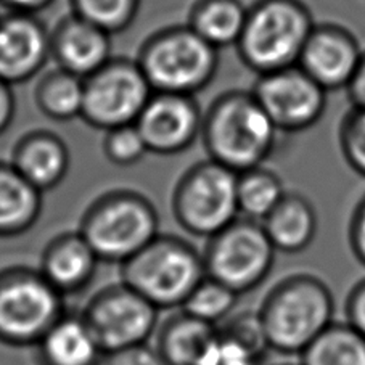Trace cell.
I'll return each mask as SVG.
<instances>
[{"label": "cell", "mask_w": 365, "mask_h": 365, "mask_svg": "<svg viewBox=\"0 0 365 365\" xmlns=\"http://www.w3.org/2000/svg\"><path fill=\"white\" fill-rule=\"evenodd\" d=\"M103 153L111 165L129 168L142 161L148 148L137 125L129 124L105 132Z\"/></svg>", "instance_id": "cell-29"}, {"label": "cell", "mask_w": 365, "mask_h": 365, "mask_svg": "<svg viewBox=\"0 0 365 365\" xmlns=\"http://www.w3.org/2000/svg\"><path fill=\"white\" fill-rule=\"evenodd\" d=\"M50 58L86 79L113 58L111 34L71 14L50 31Z\"/></svg>", "instance_id": "cell-14"}, {"label": "cell", "mask_w": 365, "mask_h": 365, "mask_svg": "<svg viewBox=\"0 0 365 365\" xmlns=\"http://www.w3.org/2000/svg\"><path fill=\"white\" fill-rule=\"evenodd\" d=\"M238 299H240V294L235 293L234 289L206 275L195 287L180 311L190 314L206 324L219 327L234 314Z\"/></svg>", "instance_id": "cell-26"}, {"label": "cell", "mask_w": 365, "mask_h": 365, "mask_svg": "<svg viewBox=\"0 0 365 365\" xmlns=\"http://www.w3.org/2000/svg\"><path fill=\"white\" fill-rule=\"evenodd\" d=\"M140 4L142 0H69L73 15L96 24L111 36L130 28Z\"/></svg>", "instance_id": "cell-28"}, {"label": "cell", "mask_w": 365, "mask_h": 365, "mask_svg": "<svg viewBox=\"0 0 365 365\" xmlns=\"http://www.w3.org/2000/svg\"><path fill=\"white\" fill-rule=\"evenodd\" d=\"M307 39L304 15L292 5L272 2L248 15L238 46L250 65L279 69L301 55Z\"/></svg>", "instance_id": "cell-11"}, {"label": "cell", "mask_w": 365, "mask_h": 365, "mask_svg": "<svg viewBox=\"0 0 365 365\" xmlns=\"http://www.w3.org/2000/svg\"><path fill=\"white\" fill-rule=\"evenodd\" d=\"M79 314L103 354L148 343L158 330L160 309L123 282L93 293Z\"/></svg>", "instance_id": "cell-9"}, {"label": "cell", "mask_w": 365, "mask_h": 365, "mask_svg": "<svg viewBox=\"0 0 365 365\" xmlns=\"http://www.w3.org/2000/svg\"><path fill=\"white\" fill-rule=\"evenodd\" d=\"M103 365H165V362L155 346L143 343L105 354Z\"/></svg>", "instance_id": "cell-32"}, {"label": "cell", "mask_w": 365, "mask_h": 365, "mask_svg": "<svg viewBox=\"0 0 365 365\" xmlns=\"http://www.w3.org/2000/svg\"><path fill=\"white\" fill-rule=\"evenodd\" d=\"M2 16H4V15H0V20H2Z\"/></svg>", "instance_id": "cell-40"}, {"label": "cell", "mask_w": 365, "mask_h": 365, "mask_svg": "<svg viewBox=\"0 0 365 365\" xmlns=\"http://www.w3.org/2000/svg\"><path fill=\"white\" fill-rule=\"evenodd\" d=\"M50 58V31L37 15L11 14L0 20V79L28 83Z\"/></svg>", "instance_id": "cell-13"}, {"label": "cell", "mask_w": 365, "mask_h": 365, "mask_svg": "<svg viewBox=\"0 0 365 365\" xmlns=\"http://www.w3.org/2000/svg\"><path fill=\"white\" fill-rule=\"evenodd\" d=\"M217 329L221 335L240 343L245 348L262 359L269 351V344L266 335H264V329L257 311L232 314Z\"/></svg>", "instance_id": "cell-30"}, {"label": "cell", "mask_w": 365, "mask_h": 365, "mask_svg": "<svg viewBox=\"0 0 365 365\" xmlns=\"http://www.w3.org/2000/svg\"><path fill=\"white\" fill-rule=\"evenodd\" d=\"M238 211L250 221H266L283 201V190L272 175L248 171L238 178L237 184Z\"/></svg>", "instance_id": "cell-27"}, {"label": "cell", "mask_w": 365, "mask_h": 365, "mask_svg": "<svg viewBox=\"0 0 365 365\" xmlns=\"http://www.w3.org/2000/svg\"><path fill=\"white\" fill-rule=\"evenodd\" d=\"M78 230L100 262L123 266L160 235V214L145 195L119 188L87 206Z\"/></svg>", "instance_id": "cell-2"}, {"label": "cell", "mask_w": 365, "mask_h": 365, "mask_svg": "<svg viewBox=\"0 0 365 365\" xmlns=\"http://www.w3.org/2000/svg\"><path fill=\"white\" fill-rule=\"evenodd\" d=\"M34 349L37 365H103L105 359L79 312H66Z\"/></svg>", "instance_id": "cell-18"}, {"label": "cell", "mask_w": 365, "mask_h": 365, "mask_svg": "<svg viewBox=\"0 0 365 365\" xmlns=\"http://www.w3.org/2000/svg\"><path fill=\"white\" fill-rule=\"evenodd\" d=\"M354 89L361 102L365 105V63L359 65L357 71L354 74Z\"/></svg>", "instance_id": "cell-38"}, {"label": "cell", "mask_w": 365, "mask_h": 365, "mask_svg": "<svg viewBox=\"0 0 365 365\" xmlns=\"http://www.w3.org/2000/svg\"><path fill=\"white\" fill-rule=\"evenodd\" d=\"M53 2L55 0H0V5L11 11V14L37 15L50 7Z\"/></svg>", "instance_id": "cell-37"}, {"label": "cell", "mask_w": 365, "mask_h": 365, "mask_svg": "<svg viewBox=\"0 0 365 365\" xmlns=\"http://www.w3.org/2000/svg\"><path fill=\"white\" fill-rule=\"evenodd\" d=\"M299 357L301 365H365V336L335 320Z\"/></svg>", "instance_id": "cell-25"}, {"label": "cell", "mask_w": 365, "mask_h": 365, "mask_svg": "<svg viewBox=\"0 0 365 365\" xmlns=\"http://www.w3.org/2000/svg\"><path fill=\"white\" fill-rule=\"evenodd\" d=\"M155 335V348L165 365H200L216 343L219 329L179 309L158 327Z\"/></svg>", "instance_id": "cell-19"}, {"label": "cell", "mask_w": 365, "mask_h": 365, "mask_svg": "<svg viewBox=\"0 0 365 365\" xmlns=\"http://www.w3.org/2000/svg\"><path fill=\"white\" fill-rule=\"evenodd\" d=\"M153 96L135 60L113 56L84 79V105L81 119L91 128L108 132L135 124Z\"/></svg>", "instance_id": "cell-10"}, {"label": "cell", "mask_w": 365, "mask_h": 365, "mask_svg": "<svg viewBox=\"0 0 365 365\" xmlns=\"http://www.w3.org/2000/svg\"><path fill=\"white\" fill-rule=\"evenodd\" d=\"M256 102L277 124L287 128L309 124L322 110V91L306 73L279 71L264 78Z\"/></svg>", "instance_id": "cell-15"}, {"label": "cell", "mask_w": 365, "mask_h": 365, "mask_svg": "<svg viewBox=\"0 0 365 365\" xmlns=\"http://www.w3.org/2000/svg\"><path fill=\"white\" fill-rule=\"evenodd\" d=\"M200 365H262V357L219 333L216 343Z\"/></svg>", "instance_id": "cell-31"}, {"label": "cell", "mask_w": 365, "mask_h": 365, "mask_svg": "<svg viewBox=\"0 0 365 365\" xmlns=\"http://www.w3.org/2000/svg\"><path fill=\"white\" fill-rule=\"evenodd\" d=\"M121 282L160 311H179L206 277L203 253L178 235L160 234L121 266Z\"/></svg>", "instance_id": "cell-3"}, {"label": "cell", "mask_w": 365, "mask_h": 365, "mask_svg": "<svg viewBox=\"0 0 365 365\" xmlns=\"http://www.w3.org/2000/svg\"><path fill=\"white\" fill-rule=\"evenodd\" d=\"M346 322L365 336V279L352 287L346 299Z\"/></svg>", "instance_id": "cell-33"}, {"label": "cell", "mask_w": 365, "mask_h": 365, "mask_svg": "<svg viewBox=\"0 0 365 365\" xmlns=\"http://www.w3.org/2000/svg\"><path fill=\"white\" fill-rule=\"evenodd\" d=\"M257 314L269 349L301 356L335 322V299L319 277L298 274L277 283Z\"/></svg>", "instance_id": "cell-1"}, {"label": "cell", "mask_w": 365, "mask_h": 365, "mask_svg": "<svg viewBox=\"0 0 365 365\" xmlns=\"http://www.w3.org/2000/svg\"><path fill=\"white\" fill-rule=\"evenodd\" d=\"M66 312V298L37 267L0 269V344L34 348Z\"/></svg>", "instance_id": "cell-6"}, {"label": "cell", "mask_w": 365, "mask_h": 365, "mask_svg": "<svg viewBox=\"0 0 365 365\" xmlns=\"http://www.w3.org/2000/svg\"><path fill=\"white\" fill-rule=\"evenodd\" d=\"M43 193L11 166L0 161V238L26 234L39 222Z\"/></svg>", "instance_id": "cell-20"}, {"label": "cell", "mask_w": 365, "mask_h": 365, "mask_svg": "<svg viewBox=\"0 0 365 365\" xmlns=\"http://www.w3.org/2000/svg\"><path fill=\"white\" fill-rule=\"evenodd\" d=\"M275 251L262 224L237 219L207 240L203 251L206 275L242 297L267 279Z\"/></svg>", "instance_id": "cell-8"}, {"label": "cell", "mask_w": 365, "mask_h": 365, "mask_svg": "<svg viewBox=\"0 0 365 365\" xmlns=\"http://www.w3.org/2000/svg\"><path fill=\"white\" fill-rule=\"evenodd\" d=\"M262 225L274 248L283 253H299L306 250L312 243L317 229L312 207L299 198H283Z\"/></svg>", "instance_id": "cell-23"}, {"label": "cell", "mask_w": 365, "mask_h": 365, "mask_svg": "<svg viewBox=\"0 0 365 365\" xmlns=\"http://www.w3.org/2000/svg\"><path fill=\"white\" fill-rule=\"evenodd\" d=\"M135 61L153 92L195 96L214 78L217 48L187 24L169 26L148 36Z\"/></svg>", "instance_id": "cell-5"}, {"label": "cell", "mask_w": 365, "mask_h": 365, "mask_svg": "<svg viewBox=\"0 0 365 365\" xmlns=\"http://www.w3.org/2000/svg\"><path fill=\"white\" fill-rule=\"evenodd\" d=\"M16 113V98L14 86L0 79V135L10 128Z\"/></svg>", "instance_id": "cell-35"}, {"label": "cell", "mask_w": 365, "mask_h": 365, "mask_svg": "<svg viewBox=\"0 0 365 365\" xmlns=\"http://www.w3.org/2000/svg\"><path fill=\"white\" fill-rule=\"evenodd\" d=\"M275 365H301V362H299V364H293V362H285V364H275Z\"/></svg>", "instance_id": "cell-39"}, {"label": "cell", "mask_w": 365, "mask_h": 365, "mask_svg": "<svg viewBox=\"0 0 365 365\" xmlns=\"http://www.w3.org/2000/svg\"><path fill=\"white\" fill-rule=\"evenodd\" d=\"M247 11L238 0H197L187 26L214 48L238 43L247 24Z\"/></svg>", "instance_id": "cell-22"}, {"label": "cell", "mask_w": 365, "mask_h": 365, "mask_svg": "<svg viewBox=\"0 0 365 365\" xmlns=\"http://www.w3.org/2000/svg\"><path fill=\"white\" fill-rule=\"evenodd\" d=\"M303 66L306 74L322 87H335L354 78L359 68L357 53L343 36L320 33L304 43Z\"/></svg>", "instance_id": "cell-21"}, {"label": "cell", "mask_w": 365, "mask_h": 365, "mask_svg": "<svg viewBox=\"0 0 365 365\" xmlns=\"http://www.w3.org/2000/svg\"><path fill=\"white\" fill-rule=\"evenodd\" d=\"M37 110L52 121L81 118L84 105V79L55 68L39 79L34 91Z\"/></svg>", "instance_id": "cell-24"}, {"label": "cell", "mask_w": 365, "mask_h": 365, "mask_svg": "<svg viewBox=\"0 0 365 365\" xmlns=\"http://www.w3.org/2000/svg\"><path fill=\"white\" fill-rule=\"evenodd\" d=\"M237 173L216 161L192 166L178 180L173 216L187 234L210 240L238 219Z\"/></svg>", "instance_id": "cell-7"}, {"label": "cell", "mask_w": 365, "mask_h": 365, "mask_svg": "<svg viewBox=\"0 0 365 365\" xmlns=\"http://www.w3.org/2000/svg\"><path fill=\"white\" fill-rule=\"evenodd\" d=\"M10 163L31 185L46 193L66 179L71 155L55 132L31 130L15 143Z\"/></svg>", "instance_id": "cell-17"}, {"label": "cell", "mask_w": 365, "mask_h": 365, "mask_svg": "<svg viewBox=\"0 0 365 365\" xmlns=\"http://www.w3.org/2000/svg\"><path fill=\"white\" fill-rule=\"evenodd\" d=\"M348 153L352 161L365 171V110L354 118L348 130Z\"/></svg>", "instance_id": "cell-34"}, {"label": "cell", "mask_w": 365, "mask_h": 365, "mask_svg": "<svg viewBox=\"0 0 365 365\" xmlns=\"http://www.w3.org/2000/svg\"><path fill=\"white\" fill-rule=\"evenodd\" d=\"M351 245L359 261L365 266V205L361 206L351 230Z\"/></svg>", "instance_id": "cell-36"}, {"label": "cell", "mask_w": 365, "mask_h": 365, "mask_svg": "<svg viewBox=\"0 0 365 365\" xmlns=\"http://www.w3.org/2000/svg\"><path fill=\"white\" fill-rule=\"evenodd\" d=\"M135 125L148 153L174 156L190 148L201 135L203 115L193 96L153 92Z\"/></svg>", "instance_id": "cell-12"}, {"label": "cell", "mask_w": 365, "mask_h": 365, "mask_svg": "<svg viewBox=\"0 0 365 365\" xmlns=\"http://www.w3.org/2000/svg\"><path fill=\"white\" fill-rule=\"evenodd\" d=\"M100 264L79 230L53 237L42 251L39 269L46 280L63 297L78 294L91 285Z\"/></svg>", "instance_id": "cell-16"}, {"label": "cell", "mask_w": 365, "mask_h": 365, "mask_svg": "<svg viewBox=\"0 0 365 365\" xmlns=\"http://www.w3.org/2000/svg\"><path fill=\"white\" fill-rule=\"evenodd\" d=\"M275 123L256 98L229 93L203 116L201 137L211 160L232 171H250L267 155Z\"/></svg>", "instance_id": "cell-4"}]
</instances>
